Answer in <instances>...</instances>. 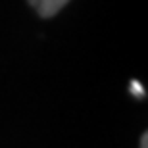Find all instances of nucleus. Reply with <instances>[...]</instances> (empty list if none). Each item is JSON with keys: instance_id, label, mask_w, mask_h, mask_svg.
Returning a JSON list of instances; mask_svg holds the SVG:
<instances>
[{"instance_id": "obj_1", "label": "nucleus", "mask_w": 148, "mask_h": 148, "mask_svg": "<svg viewBox=\"0 0 148 148\" xmlns=\"http://www.w3.org/2000/svg\"><path fill=\"white\" fill-rule=\"evenodd\" d=\"M69 0H29V4L37 10L38 16L42 17H52L67 4Z\"/></svg>"}, {"instance_id": "obj_2", "label": "nucleus", "mask_w": 148, "mask_h": 148, "mask_svg": "<svg viewBox=\"0 0 148 148\" xmlns=\"http://www.w3.org/2000/svg\"><path fill=\"white\" fill-rule=\"evenodd\" d=\"M131 92L135 94V96H144V88L143 85L138 81H131Z\"/></svg>"}, {"instance_id": "obj_3", "label": "nucleus", "mask_w": 148, "mask_h": 148, "mask_svg": "<svg viewBox=\"0 0 148 148\" xmlns=\"http://www.w3.org/2000/svg\"><path fill=\"white\" fill-rule=\"evenodd\" d=\"M140 148H148V135L146 133L140 137Z\"/></svg>"}]
</instances>
